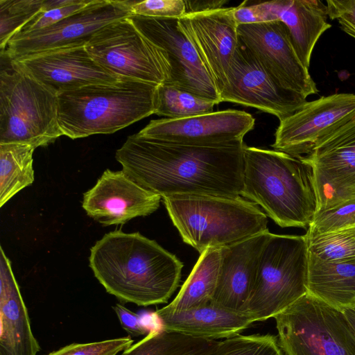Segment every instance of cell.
<instances>
[{"instance_id":"19","label":"cell","mask_w":355,"mask_h":355,"mask_svg":"<svg viewBox=\"0 0 355 355\" xmlns=\"http://www.w3.org/2000/svg\"><path fill=\"white\" fill-rule=\"evenodd\" d=\"M161 199L159 195L140 187L122 171L107 169L84 193L82 206L89 216L108 226L123 225L153 213Z\"/></svg>"},{"instance_id":"13","label":"cell","mask_w":355,"mask_h":355,"mask_svg":"<svg viewBox=\"0 0 355 355\" xmlns=\"http://www.w3.org/2000/svg\"><path fill=\"white\" fill-rule=\"evenodd\" d=\"M135 26L167 54L171 74L165 84L200 97L221 103L213 80L195 48L178 26V19H160L132 15Z\"/></svg>"},{"instance_id":"10","label":"cell","mask_w":355,"mask_h":355,"mask_svg":"<svg viewBox=\"0 0 355 355\" xmlns=\"http://www.w3.org/2000/svg\"><path fill=\"white\" fill-rule=\"evenodd\" d=\"M132 1L92 0L51 26L12 37L1 56L11 61L51 50L86 45L105 26L132 15Z\"/></svg>"},{"instance_id":"20","label":"cell","mask_w":355,"mask_h":355,"mask_svg":"<svg viewBox=\"0 0 355 355\" xmlns=\"http://www.w3.org/2000/svg\"><path fill=\"white\" fill-rule=\"evenodd\" d=\"M270 232L267 230L220 249L217 286L211 304L246 313L262 250Z\"/></svg>"},{"instance_id":"8","label":"cell","mask_w":355,"mask_h":355,"mask_svg":"<svg viewBox=\"0 0 355 355\" xmlns=\"http://www.w3.org/2000/svg\"><path fill=\"white\" fill-rule=\"evenodd\" d=\"M273 318L286 355H355V329L344 312L308 293Z\"/></svg>"},{"instance_id":"18","label":"cell","mask_w":355,"mask_h":355,"mask_svg":"<svg viewBox=\"0 0 355 355\" xmlns=\"http://www.w3.org/2000/svg\"><path fill=\"white\" fill-rule=\"evenodd\" d=\"M9 62L57 94L120 78L100 66L85 45L44 51Z\"/></svg>"},{"instance_id":"34","label":"cell","mask_w":355,"mask_h":355,"mask_svg":"<svg viewBox=\"0 0 355 355\" xmlns=\"http://www.w3.org/2000/svg\"><path fill=\"white\" fill-rule=\"evenodd\" d=\"M132 15L160 19H180L186 15L184 0L133 1Z\"/></svg>"},{"instance_id":"14","label":"cell","mask_w":355,"mask_h":355,"mask_svg":"<svg viewBox=\"0 0 355 355\" xmlns=\"http://www.w3.org/2000/svg\"><path fill=\"white\" fill-rule=\"evenodd\" d=\"M237 29L239 40L282 87L306 98L318 92L282 22L239 25Z\"/></svg>"},{"instance_id":"36","label":"cell","mask_w":355,"mask_h":355,"mask_svg":"<svg viewBox=\"0 0 355 355\" xmlns=\"http://www.w3.org/2000/svg\"><path fill=\"white\" fill-rule=\"evenodd\" d=\"M327 14L340 28L355 39V0H327Z\"/></svg>"},{"instance_id":"5","label":"cell","mask_w":355,"mask_h":355,"mask_svg":"<svg viewBox=\"0 0 355 355\" xmlns=\"http://www.w3.org/2000/svg\"><path fill=\"white\" fill-rule=\"evenodd\" d=\"M162 200L183 241L200 254L268 230L266 215L241 196L178 195Z\"/></svg>"},{"instance_id":"31","label":"cell","mask_w":355,"mask_h":355,"mask_svg":"<svg viewBox=\"0 0 355 355\" xmlns=\"http://www.w3.org/2000/svg\"><path fill=\"white\" fill-rule=\"evenodd\" d=\"M209 355H286L278 338L270 334H238L220 341Z\"/></svg>"},{"instance_id":"37","label":"cell","mask_w":355,"mask_h":355,"mask_svg":"<svg viewBox=\"0 0 355 355\" xmlns=\"http://www.w3.org/2000/svg\"><path fill=\"white\" fill-rule=\"evenodd\" d=\"M233 15L238 26L276 21L269 10L266 1H259L249 5L245 1L237 7H234Z\"/></svg>"},{"instance_id":"7","label":"cell","mask_w":355,"mask_h":355,"mask_svg":"<svg viewBox=\"0 0 355 355\" xmlns=\"http://www.w3.org/2000/svg\"><path fill=\"white\" fill-rule=\"evenodd\" d=\"M306 235L270 234L260 255L246 313L255 322L284 311L307 293Z\"/></svg>"},{"instance_id":"28","label":"cell","mask_w":355,"mask_h":355,"mask_svg":"<svg viewBox=\"0 0 355 355\" xmlns=\"http://www.w3.org/2000/svg\"><path fill=\"white\" fill-rule=\"evenodd\" d=\"M215 102L168 84L157 86L155 114L181 119L214 112Z\"/></svg>"},{"instance_id":"39","label":"cell","mask_w":355,"mask_h":355,"mask_svg":"<svg viewBox=\"0 0 355 355\" xmlns=\"http://www.w3.org/2000/svg\"><path fill=\"white\" fill-rule=\"evenodd\" d=\"M186 14H195L221 9L227 0H184Z\"/></svg>"},{"instance_id":"27","label":"cell","mask_w":355,"mask_h":355,"mask_svg":"<svg viewBox=\"0 0 355 355\" xmlns=\"http://www.w3.org/2000/svg\"><path fill=\"white\" fill-rule=\"evenodd\" d=\"M35 149L24 144H0V207L34 182Z\"/></svg>"},{"instance_id":"17","label":"cell","mask_w":355,"mask_h":355,"mask_svg":"<svg viewBox=\"0 0 355 355\" xmlns=\"http://www.w3.org/2000/svg\"><path fill=\"white\" fill-rule=\"evenodd\" d=\"M233 8L186 14L178 26L191 42L218 92L226 83L228 70L239 43Z\"/></svg>"},{"instance_id":"38","label":"cell","mask_w":355,"mask_h":355,"mask_svg":"<svg viewBox=\"0 0 355 355\" xmlns=\"http://www.w3.org/2000/svg\"><path fill=\"white\" fill-rule=\"evenodd\" d=\"M116 314L122 328L130 336H139L147 335L149 330L140 320L139 316L129 310L122 304L117 303L112 306Z\"/></svg>"},{"instance_id":"22","label":"cell","mask_w":355,"mask_h":355,"mask_svg":"<svg viewBox=\"0 0 355 355\" xmlns=\"http://www.w3.org/2000/svg\"><path fill=\"white\" fill-rule=\"evenodd\" d=\"M155 315L162 329L209 340L240 334L255 322L248 313L232 311L211 303L181 311L161 308Z\"/></svg>"},{"instance_id":"29","label":"cell","mask_w":355,"mask_h":355,"mask_svg":"<svg viewBox=\"0 0 355 355\" xmlns=\"http://www.w3.org/2000/svg\"><path fill=\"white\" fill-rule=\"evenodd\" d=\"M306 237L309 254L319 260L338 262L355 259V226Z\"/></svg>"},{"instance_id":"15","label":"cell","mask_w":355,"mask_h":355,"mask_svg":"<svg viewBox=\"0 0 355 355\" xmlns=\"http://www.w3.org/2000/svg\"><path fill=\"white\" fill-rule=\"evenodd\" d=\"M252 114L225 110L181 119L151 120L139 135L152 139L184 145L224 146L243 143L254 125Z\"/></svg>"},{"instance_id":"35","label":"cell","mask_w":355,"mask_h":355,"mask_svg":"<svg viewBox=\"0 0 355 355\" xmlns=\"http://www.w3.org/2000/svg\"><path fill=\"white\" fill-rule=\"evenodd\" d=\"M91 1L77 0L75 3L71 5L49 10H42L26 24L12 37H17L51 26L81 10Z\"/></svg>"},{"instance_id":"25","label":"cell","mask_w":355,"mask_h":355,"mask_svg":"<svg viewBox=\"0 0 355 355\" xmlns=\"http://www.w3.org/2000/svg\"><path fill=\"white\" fill-rule=\"evenodd\" d=\"M220 265V249L202 252L179 293L168 305V311H181L210 303L216 288Z\"/></svg>"},{"instance_id":"21","label":"cell","mask_w":355,"mask_h":355,"mask_svg":"<svg viewBox=\"0 0 355 355\" xmlns=\"http://www.w3.org/2000/svg\"><path fill=\"white\" fill-rule=\"evenodd\" d=\"M0 355H37L40 345L12 270L0 248Z\"/></svg>"},{"instance_id":"1","label":"cell","mask_w":355,"mask_h":355,"mask_svg":"<svg viewBox=\"0 0 355 355\" xmlns=\"http://www.w3.org/2000/svg\"><path fill=\"white\" fill-rule=\"evenodd\" d=\"M244 143L200 146L129 136L116 151L122 171L162 198L178 195L241 196Z\"/></svg>"},{"instance_id":"3","label":"cell","mask_w":355,"mask_h":355,"mask_svg":"<svg viewBox=\"0 0 355 355\" xmlns=\"http://www.w3.org/2000/svg\"><path fill=\"white\" fill-rule=\"evenodd\" d=\"M241 196L281 227L308 229L318 210L311 166L275 150L245 146Z\"/></svg>"},{"instance_id":"41","label":"cell","mask_w":355,"mask_h":355,"mask_svg":"<svg viewBox=\"0 0 355 355\" xmlns=\"http://www.w3.org/2000/svg\"><path fill=\"white\" fill-rule=\"evenodd\" d=\"M119 355H122V353H121V354H119Z\"/></svg>"},{"instance_id":"12","label":"cell","mask_w":355,"mask_h":355,"mask_svg":"<svg viewBox=\"0 0 355 355\" xmlns=\"http://www.w3.org/2000/svg\"><path fill=\"white\" fill-rule=\"evenodd\" d=\"M355 116V94L322 96L279 120L272 147L300 158L310 154L318 144Z\"/></svg>"},{"instance_id":"16","label":"cell","mask_w":355,"mask_h":355,"mask_svg":"<svg viewBox=\"0 0 355 355\" xmlns=\"http://www.w3.org/2000/svg\"><path fill=\"white\" fill-rule=\"evenodd\" d=\"M300 158L313 168L318 210L355 198V116Z\"/></svg>"},{"instance_id":"33","label":"cell","mask_w":355,"mask_h":355,"mask_svg":"<svg viewBox=\"0 0 355 355\" xmlns=\"http://www.w3.org/2000/svg\"><path fill=\"white\" fill-rule=\"evenodd\" d=\"M134 343L131 336L86 343H71L46 355H119Z\"/></svg>"},{"instance_id":"32","label":"cell","mask_w":355,"mask_h":355,"mask_svg":"<svg viewBox=\"0 0 355 355\" xmlns=\"http://www.w3.org/2000/svg\"><path fill=\"white\" fill-rule=\"evenodd\" d=\"M353 226H355V198L318 210L306 235L312 236Z\"/></svg>"},{"instance_id":"40","label":"cell","mask_w":355,"mask_h":355,"mask_svg":"<svg viewBox=\"0 0 355 355\" xmlns=\"http://www.w3.org/2000/svg\"><path fill=\"white\" fill-rule=\"evenodd\" d=\"M343 312L349 320V322L355 329V306L350 309H346L343 310Z\"/></svg>"},{"instance_id":"9","label":"cell","mask_w":355,"mask_h":355,"mask_svg":"<svg viewBox=\"0 0 355 355\" xmlns=\"http://www.w3.org/2000/svg\"><path fill=\"white\" fill-rule=\"evenodd\" d=\"M85 48L100 66L119 78L159 85L170 77L166 53L148 40L129 17L103 27Z\"/></svg>"},{"instance_id":"11","label":"cell","mask_w":355,"mask_h":355,"mask_svg":"<svg viewBox=\"0 0 355 355\" xmlns=\"http://www.w3.org/2000/svg\"><path fill=\"white\" fill-rule=\"evenodd\" d=\"M220 98L221 102L257 108L279 120L293 114L307 101L278 84L239 39Z\"/></svg>"},{"instance_id":"6","label":"cell","mask_w":355,"mask_h":355,"mask_svg":"<svg viewBox=\"0 0 355 355\" xmlns=\"http://www.w3.org/2000/svg\"><path fill=\"white\" fill-rule=\"evenodd\" d=\"M58 94L13 67L0 73V144L46 146L63 135Z\"/></svg>"},{"instance_id":"2","label":"cell","mask_w":355,"mask_h":355,"mask_svg":"<svg viewBox=\"0 0 355 355\" xmlns=\"http://www.w3.org/2000/svg\"><path fill=\"white\" fill-rule=\"evenodd\" d=\"M89 266L105 291L121 304L168 302L180 286L183 263L139 232H110L90 250Z\"/></svg>"},{"instance_id":"24","label":"cell","mask_w":355,"mask_h":355,"mask_svg":"<svg viewBox=\"0 0 355 355\" xmlns=\"http://www.w3.org/2000/svg\"><path fill=\"white\" fill-rule=\"evenodd\" d=\"M306 288L336 309L355 306V259L327 262L309 254Z\"/></svg>"},{"instance_id":"4","label":"cell","mask_w":355,"mask_h":355,"mask_svg":"<svg viewBox=\"0 0 355 355\" xmlns=\"http://www.w3.org/2000/svg\"><path fill=\"white\" fill-rule=\"evenodd\" d=\"M157 86L120 78L59 93L61 131L75 139L123 129L155 114Z\"/></svg>"},{"instance_id":"30","label":"cell","mask_w":355,"mask_h":355,"mask_svg":"<svg viewBox=\"0 0 355 355\" xmlns=\"http://www.w3.org/2000/svg\"><path fill=\"white\" fill-rule=\"evenodd\" d=\"M44 0H0V49L3 53L11 38L43 10Z\"/></svg>"},{"instance_id":"23","label":"cell","mask_w":355,"mask_h":355,"mask_svg":"<svg viewBox=\"0 0 355 355\" xmlns=\"http://www.w3.org/2000/svg\"><path fill=\"white\" fill-rule=\"evenodd\" d=\"M266 4L275 20L286 26L298 58L309 69L315 45L331 28L327 4L320 0H274Z\"/></svg>"},{"instance_id":"26","label":"cell","mask_w":355,"mask_h":355,"mask_svg":"<svg viewBox=\"0 0 355 355\" xmlns=\"http://www.w3.org/2000/svg\"><path fill=\"white\" fill-rule=\"evenodd\" d=\"M219 342L160 328L150 329L144 338L123 351L122 355H209Z\"/></svg>"}]
</instances>
